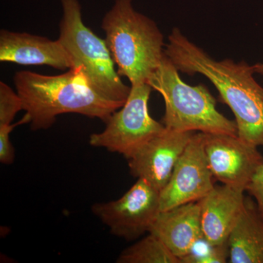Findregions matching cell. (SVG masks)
Listing matches in <instances>:
<instances>
[{
    "label": "cell",
    "mask_w": 263,
    "mask_h": 263,
    "mask_svg": "<svg viewBox=\"0 0 263 263\" xmlns=\"http://www.w3.org/2000/svg\"><path fill=\"white\" fill-rule=\"evenodd\" d=\"M228 242L229 262L263 263V216L252 199L246 198Z\"/></svg>",
    "instance_id": "14"
},
{
    "label": "cell",
    "mask_w": 263,
    "mask_h": 263,
    "mask_svg": "<svg viewBox=\"0 0 263 263\" xmlns=\"http://www.w3.org/2000/svg\"><path fill=\"white\" fill-rule=\"evenodd\" d=\"M160 193L146 180L138 179L120 198L96 202L91 212L114 235L124 240H136L149 233L160 214Z\"/></svg>",
    "instance_id": "7"
},
{
    "label": "cell",
    "mask_w": 263,
    "mask_h": 263,
    "mask_svg": "<svg viewBox=\"0 0 263 263\" xmlns=\"http://www.w3.org/2000/svg\"><path fill=\"white\" fill-rule=\"evenodd\" d=\"M13 82L33 131L48 129L58 116L65 114L97 118L105 123L124 104L100 96L90 87L79 68L56 76L18 71Z\"/></svg>",
    "instance_id": "2"
},
{
    "label": "cell",
    "mask_w": 263,
    "mask_h": 263,
    "mask_svg": "<svg viewBox=\"0 0 263 263\" xmlns=\"http://www.w3.org/2000/svg\"><path fill=\"white\" fill-rule=\"evenodd\" d=\"M0 61L22 65H46L57 70L72 68L67 52L58 39L52 41L27 32H0Z\"/></svg>",
    "instance_id": "11"
},
{
    "label": "cell",
    "mask_w": 263,
    "mask_h": 263,
    "mask_svg": "<svg viewBox=\"0 0 263 263\" xmlns=\"http://www.w3.org/2000/svg\"><path fill=\"white\" fill-rule=\"evenodd\" d=\"M193 132H179L165 127L128 160L131 175L146 180L161 191L168 182L179 157L187 146Z\"/></svg>",
    "instance_id": "10"
},
{
    "label": "cell",
    "mask_w": 263,
    "mask_h": 263,
    "mask_svg": "<svg viewBox=\"0 0 263 263\" xmlns=\"http://www.w3.org/2000/svg\"><path fill=\"white\" fill-rule=\"evenodd\" d=\"M247 191L254 197L259 212L263 216V164L254 175Z\"/></svg>",
    "instance_id": "19"
},
{
    "label": "cell",
    "mask_w": 263,
    "mask_h": 263,
    "mask_svg": "<svg viewBox=\"0 0 263 263\" xmlns=\"http://www.w3.org/2000/svg\"><path fill=\"white\" fill-rule=\"evenodd\" d=\"M204 148V133H194L160 191V211L197 202L215 186Z\"/></svg>",
    "instance_id": "8"
},
{
    "label": "cell",
    "mask_w": 263,
    "mask_h": 263,
    "mask_svg": "<svg viewBox=\"0 0 263 263\" xmlns=\"http://www.w3.org/2000/svg\"><path fill=\"white\" fill-rule=\"evenodd\" d=\"M21 110H23L22 99L10 86L0 82V126L9 125Z\"/></svg>",
    "instance_id": "17"
},
{
    "label": "cell",
    "mask_w": 263,
    "mask_h": 263,
    "mask_svg": "<svg viewBox=\"0 0 263 263\" xmlns=\"http://www.w3.org/2000/svg\"><path fill=\"white\" fill-rule=\"evenodd\" d=\"M164 53L179 72L206 77L217 89L221 103L234 114L238 136L252 146H263V87L254 78L253 65L228 59L216 61L179 28L170 34Z\"/></svg>",
    "instance_id": "1"
},
{
    "label": "cell",
    "mask_w": 263,
    "mask_h": 263,
    "mask_svg": "<svg viewBox=\"0 0 263 263\" xmlns=\"http://www.w3.org/2000/svg\"><path fill=\"white\" fill-rule=\"evenodd\" d=\"M164 53L158 68L148 84L162 95L165 111L164 127L179 132H200L238 136L236 122L216 109V101L203 84L190 86Z\"/></svg>",
    "instance_id": "4"
},
{
    "label": "cell",
    "mask_w": 263,
    "mask_h": 263,
    "mask_svg": "<svg viewBox=\"0 0 263 263\" xmlns=\"http://www.w3.org/2000/svg\"><path fill=\"white\" fill-rule=\"evenodd\" d=\"M60 3L58 40L70 57L72 68L81 69L90 87L100 96L125 103L131 87L123 83L116 70L106 41L85 25L79 0H60Z\"/></svg>",
    "instance_id": "5"
},
{
    "label": "cell",
    "mask_w": 263,
    "mask_h": 263,
    "mask_svg": "<svg viewBox=\"0 0 263 263\" xmlns=\"http://www.w3.org/2000/svg\"><path fill=\"white\" fill-rule=\"evenodd\" d=\"M203 240V239H202ZM202 240L195 246L193 251L181 259V263H226L229 258L228 242L212 245Z\"/></svg>",
    "instance_id": "16"
},
{
    "label": "cell",
    "mask_w": 263,
    "mask_h": 263,
    "mask_svg": "<svg viewBox=\"0 0 263 263\" xmlns=\"http://www.w3.org/2000/svg\"><path fill=\"white\" fill-rule=\"evenodd\" d=\"M149 233L157 235L181 262L204 239L199 202L160 212Z\"/></svg>",
    "instance_id": "13"
},
{
    "label": "cell",
    "mask_w": 263,
    "mask_h": 263,
    "mask_svg": "<svg viewBox=\"0 0 263 263\" xmlns=\"http://www.w3.org/2000/svg\"><path fill=\"white\" fill-rule=\"evenodd\" d=\"M152 90L148 84L131 85L127 101L110 116L103 132L90 136L89 144L120 154L129 160L162 133L165 129L164 124L154 119L148 111Z\"/></svg>",
    "instance_id": "6"
},
{
    "label": "cell",
    "mask_w": 263,
    "mask_h": 263,
    "mask_svg": "<svg viewBox=\"0 0 263 263\" xmlns=\"http://www.w3.org/2000/svg\"><path fill=\"white\" fill-rule=\"evenodd\" d=\"M117 263H181L153 233L138 240L119 254Z\"/></svg>",
    "instance_id": "15"
},
{
    "label": "cell",
    "mask_w": 263,
    "mask_h": 263,
    "mask_svg": "<svg viewBox=\"0 0 263 263\" xmlns=\"http://www.w3.org/2000/svg\"><path fill=\"white\" fill-rule=\"evenodd\" d=\"M238 136L204 133V148L215 181L247 191L263 164V156Z\"/></svg>",
    "instance_id": "9"
},
{
    "label": "cell",
    "mask_w": 263,
    "mask_h": 263,
    "mask_svg": "<svg viewBox=\"0 0 263 263\" xmlns=\"http://www.w3.org/2000/svg\"><path fill=\"white\" fill-rule=\"evenodd\" d=\"M243 190L223 184L216 186L199 200L204 239L212 245L228 242L245 206Z\"/></svg>",
    "instance_id": "12"
},
{
    "label": "cell",
    "mask_w": 263,
    "mask_h": 263,
    "mask_svg": "<svg viewBox=\"0 0 263 263\" xmlns=\"http://www.w3.org/2000/svg\"><path fill=\"white\" fill-rule=\"evenodd\" d=\"M30 117L25 114L19 122L9 125L0 126V162L5 164H10L14 162L15 150L10 141V133L17 126L29 124Z\"/></svg>",
    "instance_id": "18"
},
{
    "label": "cell",
    "mask_w": 263,
    "mask_h": 263,
    "mask_svg": "<svg viewBox=\"0 0 263 263\" xmlns=\"http://www.w3.org/2000/svg\"><path fill=\"white\" fill-rule=\"evenodd\" d=\"M254 72L263 77V63H257L253 65Z\"/></svg>",
    "instance_id": "20"
},
{
    "label": "cell",
    "mask_w": 263,
    "mask_h": 263,
    "mask_svg": "<svg viewBox=\"0 0 263 263\" xmlns=\"http://www.w3.org/2000/svg\"><path fill=\"white\" fill-rule=\"evenodd\" d=\"M117 71L131 85L148 84L164 55L157 24L137 11L133 0H116L101 24Z\"/></svg>",
    "instance_id": "3"
}]
</instances>
